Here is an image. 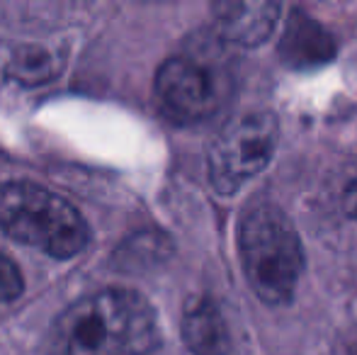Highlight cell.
Instances as JSON below:
<instances>
[{"label": "cell", "instance_id": "6", "mask_svg": "<svg viewBox=\"0 0 357 355\" xmlns=\"http://www.w3.org/2000/svg\"><path fill=\"white\" fill-rule=\"evenodd\" d=\"M216 34L238 47H258L278 24L280 5L275 3H221L216 5Z\"/></svg>", "mask_w": 357, "mask_h": 355}, {"label": "cell", "instance_id": "4", "mask_svg": "<svg viewBox=\"0 0 357 355\" xmlns=\"http://www.w3.org/2000/svg\"><path fill=\"white\" fill-rule=\"evenodd\" d=\"M0 232L59 261L78 256L90 243V227L66 197L32 183H0Z\"/></svg>", "mask_w": 357, "mask_h": 355}, {"label": "cell", "instance_id": "10", "mask_svg": "<svg viewBox=\"0 0 357 355\" xmlns=\"http://www.w3.org/2000/svg\"><path fill=\"white\" fill-rule=\"evenodd\" d=\"M24 289V280L20 268L10 261L5 253H0V304H8L17 299Z\"/></svg>", "mask_w": 357, "mask_h": 355}, {"label": "cell", "instance_id": "12", "mask_svg": "<svg viewBox=\"0 0 357 355\" xmlns=\"http://www.w3.org/2000/svg\"><path fill=\"white\" fill-rule=\"evenodd\" d=\"M333 355H357V331L353 333V336H348L343 343L338 346V351H335Z\"/></svg>", "mask_w": 357, "mask_h": 355}, {"label": "cell", "instance_id": "1", "mask_svg": "<svg viewBox=\"0 0 357 355\" xmlns=\"http://www.w3.org/2000/svg\"><path fill=\"white\" fill-rule=\"evenodd\" d=\"M59 355H153L155 312L134 289L107 287L73 302L54 328Z\"/></svg>", "mask_w": 357, "mask_h": 355}, {"label": "cell", "instance_id": "7", "mask_svg": "<svg viewBox=\"0 0 357 355\" xmlns=\"http://www.w3.org/2000/svg\"><path fill=\"white\" fill-rule=\"evenodd\" d=\"M335 42L304 10H291V17L280 42V56L291 68H314L331 61Z\"/></svg>", "mask_w": 357, "mask_h": 355}, {"label": "cell", "instance_id": "2", "mask_svg": "<svg viewBox=\"0 0 357 355\" xmlns=\"http://www.w3.org/2000/svg\"><path fill=\"white\" fill-rule=\"evenodd\" d=\"M236 71L229 42L202 32L168 56L155 73L158 107L180 124H197L214 117L234 93Z\"/></svg>", "mask_w": 357, "mask_h": 355}, {"label": "cell", "instance_id": "11", "mask_svg": "<svg viewBox=\"0 0 357 355\" xmlns=\"http://www.w3.org/2000/svg\"><path fill=\"white\" fill-rule=\"evenodd\" d=\"M343 209L350 219L357 222V176L350 180V185L345 188V195H343Z\"/></svg>", "mask_w": 357, "mask_h": 355}, {"label": "cell", "instance_id": "3", "mask_svg": "<svg viewBox=\"0 0 357 355\" xmlns=\"http://www.w3.org/2000/svg\"><path fill=\"white\" fill-rule=\"evenodd\" d=\"M238 253L255 297L270 307L291 302L304 270V248L282 209L270 202L250 204L241 217Z\"/></svg>", "mask_w": 357, "mask_h": 355}, {"label": "cell", "instance_id": "9", "mask_svg": "<svg viewBox=\"0 0 357 355\" xmlns=\"http://www.w3.org/2000/svg\"><path fill=\"white\" fill-rule=\"evenodd\" d=\"M13 73L17 81L37 86L54 76V59L39 47H22L13 59Z\"/></svg>", "mask_w": 357, "mask_h": 355}, {"label": "cell", "instance_id": "5", "mask_svg": "<svg viewBox=\"0 0 357 355\" xmlns=\"http://www.w3.org/2000/svg\"><path fill=\"white\" fill-rule=\"evenodd\" d=\"M278 119L268 109H248L216 132L207 151L209 183L219 195L238 192L270 163L278 146Z\"/></svg>", "mask_w": 357, "mask_h": 355}, {"label": "cell", "instance_id": "8", "mask_svg": "<svg viewBox=\"0 0 357 355\" xmlns=\"http://www.w3.org/2000/svg\"><path fill=\"white\" fill-rule=\"evenodd\" d=\"M183 341L192 355H229L231 336L219 307L209 297H192L183 312Z\"/></svg>", "mask_w": 357, "mask_h": 355}]
</instances>
